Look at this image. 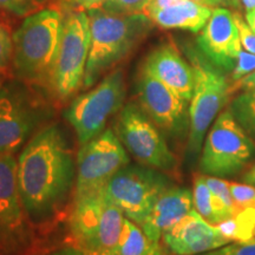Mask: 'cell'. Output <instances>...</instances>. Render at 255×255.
I'll return each instance as SVG.
<instances>
[{
	"label": "cell",
	"instance_id": "obj_27",
	"mask_svg": "<svg viewBox=\"0 0 255 255\" xmlns=\"http://www.w3.org/2000/svg\"><path fill=\"white\" fill-rule=\"evenodd\" d=\"M13 58V34L0 19V71H6Z\"/></svg>",
	"mask_w": 255,
	"mask_h": 255
},
{
	"label": "cell",
	"instance_id": "obj_8",
	"mask_svg": "<svg viewBox=\"0 0 255 255\" xmlns=\"http://www.w3.org/2000/svg\"><path fill=\"white\" fill-rule=\"evenodd\" d=\"M126 100L123 70L116 69L105 76L100 84L78 96L64 113L83 145L105 130L113 115L121 111Z\"/></svg>",
	"mask_w": 255,
	"mask_h": 255
},
{
	"label": "cell",
	"instance_id": "obj_2",
	"mask_svg": "<svg viewBox=\"0 0 255 255\" xmlns=\"http://www.w3.org/2000/svg\"><path fill=\"white\" fill-rule=\"evenodd\" d=\"M90 50L83 88H90L101 76L123 60L146 37L152 21L144 13L116 14L103 8L88 11Z\"/></svg>",
	"mask_w": 255,
	"mask_h": 255
},
{
	"label": "cell",
	"instance_id": "obj_32",
	"mask_svg": "<svg viewBox=\"0 0 255 255\" xmlns=\"http://www.w3.org/2000/svg\"><path fill=\"white\" fill-rule=\"evenodd\" d=\"M50 255H108V254H102L97 253V252H92L88 250H83V248H78L75 246H69L62 250H58Z\"/></svg>",
	"mask_w": 255,
	"mask_h": 255
},
{
	"label": "cell",
	"instance_id": "obj_4",
	"mask_svg": "<svg viewBox=\"0 0 255 255\" xmlns=\"http://www.w3.org/2000/svg\"><path fill=\"white\" fill-rule=\"evenodd\" d=\"M126 216L105 193V187L75 196L70 216L71 246L113 255Z\"/></svg>",
	"mask_w": 255,
	"mask_h": 255
},
{
	"label": "cell",
	"instance_id": "obj_5",
	"mask_svg": "<svg viewBox=\"0 0 255 255\" xmlns=\"http://www.w3.org/2000/svg\"><path fill=\"white\" fill-rule=\"evenodd\" d=\"M187 56L194 71V91L189 102V137L188 155L196 157L202 149L207 130L226 104L229 82L222 70L203 56L199 49L189 46Z\"/></svg>",
	"mask_w": 255,
	"mask_h": 255
},
{
	"label": "cell",
	"instance_id": "obj_37",
	"mask_svg": "<svg viewBox=\"0 0 255 255\" xmlns=\"http://www.w3.org/2000/svg\"><path fill=\"white\" fill-rule=\"evenodd\" d=\"M242 7L246 9V12L255 9V0H239Z\"/></svg>",
	"mask_w": 255,
	"mask_h": 255
},
{
	"label": "cell",
	"instance_id": "obj_22",
	"mask_svg": "<svg viewBox=\"0 0 255 255\" xmlns=\"http://www.w3.org/2000/svg\"><path fill=\"white\" fill-rule=\"evenodd\" d=\"M229 110L248 135L255 138V88L237 96Z\"/></svg>",
	"mask_w": 255,
	"mask_h": 255
},
{
	"label": "cell",
	"instance_id": "obj_29",
	"mask_svg": "<svg viewBox=\"0 0 255 255\" xmlns=\"http://www.w3.org/2000/svg\"><path fill=\"white\" fill-rule=\"evenodd\" d=\"M253 71H255V55L246 50H241L234 69L232 70L231 83L239 81Z\"/></svg>",
	"mask_w": 255,
	"mask_h": 255
},
{
	"label": "cell",
	"instance_id": "obj_31",
	"mask_svg": "<svg viewBox=\"0 0 255 255\" xmlns=\"http://www.w3.org/2000/svg\"><path fill=\"white\" fill-rule=\"evenodd\" d=\"M255 88V71L251 72L250 75L245 76L239 81L234 83H229V94H234L239 90H250V89Z\"/></svg>",
	"mask_w": 255,
	"mask_h": 255
},
{
	"label": "cell",
	"instance_id": "obj_35",
	"mask_svg": "<svg viewBox=\"0 0 255 255\" xmlns=\"http://www.w3.org/2000/svg\"><path fill=\"white\" fill-rule=\"evenodd\" d=\"M242 181H244L245 183L251 184V186L255 187V164L250 169V170L247 171L246 174L244 175V177H242Z\"/></svg>",
	"mask_w": 255,
	"mask_h": 255
},
{
	"label": "cell",
	"instance_id": "obj_23",
	"mask_svg": "<svg viewBox=\"0 0 255 255\" xmlns=\"http://www.w3.org/2000/svg\"><path fill=\"white\" fill-rule=\"evenodd\" d=\"M205 180L208 184L210 191L215 197L220 210H221L223 216L226 218V221H227L228 219L233 218L237 214V208H235L234 201H233L229 182L222 180L221 177L208 176V175H205Z\"/></svg>",
	"mask_w": 255,
	"mask_h": 255
},
{
	"label": "cell",
	"instance_id": "obj_30",
	"mask_svg": "<svg viewBox=\"0 0 255 255\" xmlns=\"http://www.w3.org/2000/svg\"><path fill=\"white\" fill-rule=\"evenodd\" d=\"M235 21H237L239 32H240V39H241V45L245 50L248 52L254 53L255 55V33L252 31V28L248 26V24L245 20V18L242 17L240 12L235 11L234 12Z\"/></svg>",
	"mask_w": 255,
	"mask_h": 255
},
{
	"label": "cell",
	"instance_id": "obj_9",
	"mask_svg": "<svg viewBox=\"0 0 255 255\" xmlns=\"http://www.w3.org/2000/svg\"><path fill=\"white\" fill-rule=\"evenodd\" d=\"M115 132L126 150L144 167L158 171L176 168V157L164 137L139 105H124L115 123Z\"/></svg>",
	"mask_w": 255,
	"mask_h": 255
},
{
	"label": "cell",
	"instance_id": "obj_10",
	"mask_svg": "<svg viewBox=\"0 0 255 255\" xmlns=\"http://www.w3.org/2000/svg\"><path fill=\"white\" fill-rule=\"evenodd\" d=\"M169 187L168 178L156 169L127 165L105 184V193L127 219L139 225Z\"/></svg>",
	"mask_w": 255,
	"mask_h": 255
},
{
	"label": "cell",
	"instance_id": "obj_34",
	"mask_svg": "<svg viewBox=\"0 0 255 255\" xmlns=\"http://www.w3.org/2000/svg\"><path fill=\"white\" fill-rule=\"evenodd\" d=\"M193 1L199 2L201 5H206L209 6V7H220V6H233L231 0H193Z\"/></svg>",
	"mask_w": 255,
	"mask_h": 255
},
{
	"label": "cell",
	"instance_id": "obj_28",
	"mask_svg": "<svg viewBox=\"0 0 255 255\" xmlns=\"http://www.w3.org/2000/svg\"><path fill=\"white\" fill-rule=\"evenodd\" d=\"M201 255H255V237L246 241L231 242Z\"/></svg>",
	"mask_w": 255,
	"mask_h": 255
},
{
	"label": "cell",
	"instance_id": "obj_16",
	"mask_svg": "<svg viewBox=\"0 0 255 255\" xmlns=\"http://www.w3.org/2000/svg\"><path fill=\"white\" fill-rule=\"evenodd\" d=\"M173 255H200L231 244L218 226L206 221L195 209L162 235Z\"/></svg>",
	"mask_w": 255,
	"mask_h": 255
},
{
	"label": "cell",
	"instance_id": "obj_36",
	"mask_svg": "<svg viewBox=\"0 0 255 255\" xmlns=\"http://www.w3.org/2000/svg\"><path fill=\"white\" fill-rule=\"evenodd\" d=\"M245 20H246L248 26H250L252 28V31L255 33V9L246 12V14H245Z\"/></svg>",
	"mask_w": 255,
	"mask_h": 255
},
{
	"label": "cell",
	"instance_id": "obj_6",
	"mask_svg": "<svg viewBox=\"0 0 255 255\" xmlns=\"http://www.w3.org/2000/svg\"><path fill=\"white\" fill-rule=\"evenodd\" d=\"M255 156V143L231 110L222 111L210 127L199 162L203 175L215 177L234 176L242 171Z\"/></svg>",
	"mask_w": 255,
	"mask_h": 255
},
{
	"label": "cell",
	"instance_id": "obj_15",
	"mask_svg": "<svg viewBox=\"0 0 255 255\" xmlns=\"http://www.w3.org/2000/svg\"><path fill=\"white\" fill-rule=\"evenodd\" d=\"M37 115L26 94L15 84L0 87V152L13 154L36 127Z\"/></svg>",
	"mask_w": 255,
	"mask_h": 255
},
{
	"label": "cell",
	"instance_id": "obj_17",
	"mask_svg": "<svg viewBox=\"0 0 255 255\" xmlns=\"http://www.w3.org/2000/svg\"><path fill=\"white\" fill-rule=\"evenodd\" d=\"M142 68L189 103L194 91V71L173 44H162L152 50Z\"/></svg>",
	"mask_w": 255,
	"mask_h": 255
},
{
	"label": "cell",
	"instance_id": "obj_24",
	"mask_svg": "<svg viewBox=\"0 0 255 255\" xmlns=\"http://www.w3.org/2000/svg\"><path fill=\"white\" fill-rule=\"evenodd\" d=\"M52 0H0V9L17 17H28L46 8Z\"/></svg>",
	"mask_w": 255,
	"mask_h": 255
},
{
	"label": "cell",
	"instance_id": "obj_40",
	"mask_svg": "<svg viewBox=\"0 0 255 255\" xmlns=\"http://www.w3.org/2000/svg\"><path fill=\"white\" fill-rule=\"evenodd\" d=\"M0 87H1V82H0Z\"/></svg>",
	"mask_w": 255,
	"mask_h": 255
},
{
	"label": "cell",
	"instance_id": "obj_18",
	"mask_svg": "<svg viewBox=\"0 0 255 255\" xmlns=\"http://www.w3.org/2000/svg\"><path fill=\"white\" fill-rule=\"evenodd\" d=\"M194 210L193 191L188 188L169 187L159 195L139 227L151 240L159 242L168 229Z\"/></svg>",
	"mask_w": 255,
	"mask_h": 255
},
{
	"label": "cell",
	"instance_id": "obj_11",
	"mask_svg": "<svg viewBox=\"0 0 255 255\" xmlns=\"http://www.w3.org/2000/svg\"><path fill=\"white\" fill-rule=\"evenodd\" d=\"M130 158L113 129H105L81 145L77 156V178L75 196H81L105 187L121 169L129 165Z\"/></svg>",
	"mask_w": 255,
	"mask_h": 255
},
{
	"label": "cell",
	"instance_id": "obj_1",
	"mask_svg": "<svg viewBox=\"0 0 255 255\" xmlns=\"http://www.w3.org/2000/svg\"><path fill=\"white\" fill-rule=\"evenodd\" d=\"M75 163L62 130L41 129L18 158V186L25 212L31 216L50 214L72 188Z\"/></svg>",
	"mask_w": 255,
	"mask_h": 255
},
{
	"label": "cell",
	"instance_id": "obj_3",
	"mask_svg": "<svg viewBox=\"0 0 255 255\" xmlns=\"http://www.w3.org/2000/svg\"><path fill=\"white\" fill-rule=\"evenodd\" d=\"M63 19L62 12L53 7L25 17L13 33L12 68L19 79L49 87L62 36Z\"/></svg>",
	"mask_w": 255,
	"mask_h": 255
},
{
	"label": "cell",
	"instance_id": "obj_19",
	"mask_svg": "<svg viewBox=\"0 0 255 255\" xmlns=\"http://www.w3.org/2000/svg\"><path fill=\"white\" fill-rule=\"evenodd\" d=\"M213 7L201 5L193 0H180L168 7L150 9L144 14L157 26L162 28L190 31L199 33L207 24Z\"/></svg>",
	"mask_w": 255,
	"mask_h": 255
},
{
	"label": "cell",
	"instance_id": "obj_7",
	"mask_svg": "<svg viewBox=\"0 0 255 255\" xmlns=\"http://www.w3.org/2000/svg\"><path fill=\"white\" fill-rule=\"evenodd\" d=\"M90 50V21L88 12H68L63 19L58 52L51 72V90L58 100L66 101L83 87Z\"/></svg>",
	"mask_w": 255,
	"mask_h": 255
},
{
	"label": "cell",
	"instance_id": "obj_33",
	"mask_svg": "<svg viewBox=\"0 0 255 255\" xmlns=\"http://www.w3.org/2000/svg\"><path fill=\"white\" fill-rule=\"evenodd\" d=\"M108 0H73L75 4H77L79 8L83 9H95V8H102L107 4Z\"/></svg>",
	"mask_w": 255,
	"mask_h": 255
},
{
	"label": "cell",
	"instance_id": "obj_39",
	"mask_svg": "<svg viewBox=\"0 0 255 255\" xmlns=\"http://www.w3.org/2000/svg\"><path fill=\"white\" fill-rule=\"evenodd\" d=\"M254 237H255V229H254Z\"/></svg>",
	"mask_w": 255,
	"mask_h": 255
},
{
	"label": "cell",
	"instance_id": "obj_38",
	"mask_svg": "<svg viewBox=\"0 0 255 255\" xmlns=\"http://www.w3.org/2000/svg\"><path fill=\"white\" fill-rule=\"evenodd\" d=\"M231 2H232L233 7H235V8H240L241 7V4H240V1H239V0H231Z\"/></svg>",
	"mask_w": 255,
	"mask_h": 255
},
{
	"label": "cell",
	"instance_id": "obj_21",
	"mask_svg": "<svg viewBox=\"0 0 255 255\" xmlns=\"http://www.w3.org/2000/svg\"><path fill=\"white\" fill-rule=\"evenodd\" d=\"M193 202L194 209L210 225L218 226L226 221V218L220 210L214 195L206 182L205 175H197L194 178Z\"/></svg>",
	"mask_w": 255,
	"mask_h": 255
},
{
	"label": "cell",
	"instance_id": "obj_14",
	"mask_svg": "<svg viewBox=\"0 0 255 255\" xmlns=\"http://www.w3.org/2000/svg\"><path fill=\"white\" fill-rule=\"evenodd\" d=\"M197 49L222 71H232L242 45L234 12L226 6L213 8L212 15L199 32Z\"/></svg>",
	"mask_w": 255,
	"mask_h": 255
},
{
	"label": "cell",
	"instance_id": "obj_13",
	"mask_svg": "<svg viewBox=\"0 0 255 255\" xmlns=\"http://www.w3.org/2000/svg\"><path fill=\"white\" fill-rule=\"evenodd\" d=\"M136 88L139 107L156 126L176 135L186 131L189 126L188 102L143 68Z\"/></svg>",
	"mask_w": 255,
	"mask_h": 255
},
{
	"label": "cell",
	"instance_id": "obj_25",
	"mask_svg": "<svg viewBox=\"0 0 255 255\" xmlns=\"http://www.w3.org/2000/svg\"><path fill=\"white\" fill-rule=\"evenodd\" d=\"M151 0H108L103 9L116 14L144 13Z\"/></svg>",
	"mask_w": 255,
	"mask_h": 255
},
{
	"label": "cell",
	"instance_id": "obj_12",
	"mask_svg": "<svg viewBox=\"0 0 255 255\" xmlns=\"http://www.w3.org/2000/svg\"><path fill=\"white\" fill-rule=\"evenodd\" d=\"M18 186V161L0 152V255H23L30 245Z\"/></svg>",
	"mask_w": 255,
	"mask_h": 255
},
{
	"label": "cell",
	"instance_id": "obj_20",
	"mask_svg": "<svg viewBox=\"0 0 255 255\" xmlns=\"http://www.w3.org/2000/svg\"><path fill=\"white\" fill-rule=\"evenodd\" d=\"M113 255H162V251L159 242L151 240L136 222L126 218Z\"/></svg>",
	"mask_w": 255,
	"mask_h": 255
},
{
	"label": "cell",
	"instance_id": "obj_26",
	"mask_svg": "<svg viewBox=\"0 0 255 255\" xmlns=\"http://www.w3.org/2000/svg\"><path fill=\"white\" fill-rule=\"evenodd\" d=\"M233 201H234L237 214L248 207L255 206V187L247 183L229 182Z\"/></svg>",
	"mask_w": 255,
	"mask_h": 255
}]
</instances>
